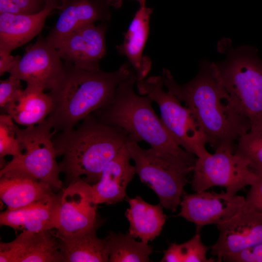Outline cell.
Instances as JSON below:
<instances>
[{
	"label": "cell",
	"mask_w": 262,
	"mask_h": 262,
	"mask_svg": "<svg viewBox=\"0 0 262 262\" xmlns=\"http://www.w3.org/2000/svg\"><path fill=\"white\" fill-rule=\"evenodd\" d=\"M245 204V197L226 192H184L177 216L194 223L196 230L200 231L204 226H217L227 221L240 212Z\"/></svg>",
	"instance_id": "obj_11"
},
{
	"label": "cell",
	"mask_w": 262,
	"mask_h": 262,
	"mask_svg": "<svg viewBox=\"0 0 262 262\" xmlns=\"http://www.w3.org/2000/svg\"><path fill=\"white\" fill-rule=\"evenodd\" d=\"M234 152L246 160L257 174L262 173V125L251 126L237 141Z\"/></svg>",
	"instance_id": "obj_26"
},
{
	"label": "cell",
	"mask_w": 262,
	"mask_h": 262,
	"mask_svg": "<svg viewBox=\"0 0 262 262\" xmlns=\"http://www.w3.org/2000/svg\"><path fill=\"white\" fill-rule=\"evenodd\" d=\"M19 55L13 56L11 52L0 49V75L9 72L21 58Z\"/></svg>",
	"instance_id": "obj_33"
},
{
	"label": "cell",
	"mask_w": 262,
	"mask_h": 262,
	"mask_svg": "<svg viewBox=\"0 0 262 262\" xmlns=\"http://www.w3.org/2000/svg\"><path fill=\"white\" fill-rule=\"evenodd\" d=\"M227 52L225 61L211 63L213 74L251 126L262 125V60L257 49L245 46Z\"/></svg>",
	"instance_id": "obj_5"
},
{
	"label": "cell",
	"mask_w": 262,
	"mask_h": 262,
	"mask_svg": "<svg viewBox=\"0 0 262 262\" xmlns=\"http://www.w3.org/2000/svg\"><path fill=\"white\" fill-rule=\"evenodd\" d=\"M216 226L218 238L211 248L217 262L262 243V212L254 209L244 205L237 214Z\"/></svg>",
	"instance_id": "obj_13"
},
{
	"label": "cell",
	"mask_w": 262,
	"mask_h": 262,
	"mask_svg": "<svg viewBox=\"0 0 262 262\" xmlns=\"http://www.w3.org/2000/svg\"><path fill=\"white\" fill-rule=\"evenodd\" d=\"M107 3L110 6H113L116 9L119 8L124 0H106ZM139 2L140 6H146L147 0H135Z\"/></svg>",
	"instance_id": "obj_35"
},
{
	"label": "cell",
	"mask_w": 262,
	"mask_h": 262,
	"mask_svg": "<svg viewBox=\"0 0 262 262\" xmlns=\"http://www.w3.org/2000/svg\"><path fill=\"white\" fill-rule=\"evenodd\" d=\"M258 175L245 197V206L262 212V173Z\"/></svg>",
	"instance_id": "obj_32"
},
{
	"label": "cell",
	"mask_w": 262,
	"mask_h": 262,
	"mask_svg": "<svg viewBox=\"0 0 262 262\" xmlns=\"http://www.w3.org/2000/svg\"><path fill=\"white\" fill-rule=\"evenodd\" d=\"M131 159L125 146L106 166L98 182L91 185L95 204H115L126 197L127 186L136 174Z\"/></svg>",
	"instance_id": "obj_19"
},
{
	"label": "cell",
	"mask_w": 262,
	"mask_h": 262,
	"mask_svg": "<svg viewBox=\"0 0 262 262\" xmlns=\"http://www.w3.org/2000/svg\"><path fill=\"white\" fill-rule=\"evenodd\" d=\"M131 68L127 62L113 72L90 71L65 62L48 94L53 107L47 118L54 130L69 131L92 113L107 107L117 85L130 75Z\"/></svg>",
	"instance_id": "obj_3"
},
{
	"label": "cell",
	"mask_w": 262,
	"mask_h": 262,
	"mask_svg": "<svg viewBox=\"0 0 262 262\" xmlns=\"http://www.w3.org/2000/svg\"><path fill=\"white\" fill-rule=\"evenodd\" d=\"M137 80L131 68L130 75L117 85L113 101L96 111L100 122L120 127L137 142L145 141L159 155L180 168L193 171L197 158L178 145L153 109V100L133 90Z\"/></svg>",
	"instance_id": "obj_2"
},
{
	"label": "cell",
	"mask_w": 262,
	"mask_h": 262,
	"mask_svg": "<svg viewBox=\"0 0 262 262\" xmlns=\"http://www.w3.org/2000/svg\"><path fill=\"white\" fill-rule=\"evenodd\" d=\"M91 185L80 178L60 192L56 235L71 236L100 225Z\"/></svg>",
	"instance_id": "obj_10"
},
{
	"label": "cell",
	"mask_w": 262,
	"mask_h": 262,
	"mask_svg": "<svg viewBox=\"0 0 262 262\" xmlns=\"http://www.w3.org/2000/svg\"><path fill=\"white\" fill-rule=\"evenodd\" d=\"M161 262H182L179 250V244L176 243L171 244L164 251Z\"/></svg>",
	"instance_id": "obj_34"
},
{
	"label": "cell",
	"mask_w": 262,
	"mask_h": 262,
	"mask_svg": "<svg viewBox=\"0 0 262 262\" xmlns=\"http://www.w3.org/2000/svg\"><path fill=\"white\" fill-rule=\"evenodd\" d=\"M139 94L148 96L157 103L161 120L176 143L187 152L200 158L210 153L205 135L200 131L190 110L169 91L163 89L162 76H150L136 81Z\"/></svg>",
	"instance_id": "obj_7"
},
{
	"label": "cell",
	"mask_w": 262,
	"mask_h": 262,
	"mask_svg": "<svg viewBox=\"0 0 262 262\" xmlns=\"http://www.w3.org/2000/svg\"><path fill=\"white\" fill-rule=\"evenodd\" d=\"M50 230H24L13 241L0 242V262H63L58 239Z\"/></svg>",
	"instance_id": "obj_15"
},
{
	"label": "cell",
	"mask_w": 262,
	"mask_h": 262,
	"mask_svg": "<svg viewBox=\"0 0 262 262\" xmlns=\"http://www.w3.org/2000/svg\"><path fill=\"white\" fill-rule=\"evenodd\" d=\"M60 193H53L43 199L0 214L1 225L15 230L39 232L57 229Z\"/></svg>",
	"instance_id": "obj_18"
},
{
	"label": "cell",
	"mask_w": 262,
	"mask_h": 262,
	"mask_svg": "<svg viewBox=\"0 0 262 262\" xmlns=\"http://www.w3.org/2000/svg\"><path fill=\"white\" fill-rule=\"evenodd\" d=\"M130 139L123 129L102 123L91 114L77 128L61 132L52 140L57 156L63 157L60 169L69 184L84 176L83 180L91 185Z\"/></svg>",
	"instance_id": "obj_4"
},
{
	"label": "cell",
	"mask_w": 262,
	"mask_h": 262,
	"mask_svg": "<svg viewBox=\"0 0 262 262\" xmlns=\"http://www.w3.org/2000/svg\"><path fill=\"white\" fill-rule=\"evenodd\" d=\"M193 171L191 185L196 192L220 186L225 188L228 194L235 195L258 177L246 160L230 149L216 150L197 158Z\"/></svg>",
	"instance_id": "obj_9"
},
{
	"label": "cell",
	"mask_w": 262,
	"mask_h": 262,
	"mask_svg": "<svg viewBox=\"0 0 262 262\" xmlns=\"http://www.w3.org/2000/svg\"><path fill=\"white\" fill-rule=\"evenodd\" d=\"M98 228L71 236L55 235L64 262H107L109 254L107 241L97 235Z\"/></svg>",
	"instance_id": "obj_24"
},
{
	"label": "cell",
	"mask_w": 262,
	"mask_h": 262,
	"mask_svg": "<svg viewBox=\"0 0 262 262\" xmlns=\"http://www.w3.org/2000/svg\"><path fill=\"white\" fill-rule=\"evenodd\" d=\"M126 148L134 162L136 174L141 181L151 189L163 207L176 212L184 193L189 173L166 160L151 147L141 148L130 139Z\"/></svg>",
	"instance_id": "obj_8"
},
{
	"label": "cell",
	"mask_w": 262,
	"mask_h": 262,
	"mask_svg": "<svg viewBox=\"0 0 262 262\" xmlns=\"http://www.w3.org/2000/svg\"><path fill=\"white\" fill-rule=\"evenodd\" d=\"M153 9L140 6L127 31L124 33L123 43L116 47L118 52L125 56L134 70L137 80L145 79L149 73L151 62L143 55V50L149 33L150 16Z\"/></svg>",
	"instance_id": "obj_20"
},
{
	"label": "cell",
	"mask_w": 262,
	"mask_h": 262,
	"mask_svg": "<svg viewBox=\"0 0 262 262\" xmlns=\"http://www.w3.org/2000/svg\"><path fill=\"white\" fill-rule=\"evenodd\" d=\"M61 60L57 50L40 34L9 73L27 85L50 90L63 70Z\"/></svg>",
	"instance_id": "obj_12"
},
{
	"label": "cell",
	"mask_w": 262,
	"mask_h": 262,
	"mask_svg": "<svg viewBox=\"0 0 262 262\" xmlns=\"http://www.w3.org/2000/svg\"><path fill=\"white\" fill-rule=\"evenodd\" d=\"M162 76L167 91L190 110L208 144L215 150L234 151L237 141L250 130L251 124L231 103L213 76L211 63L203 61L197 75L184 84L177 83L166 68L163 69Z\"/></svg>",
	"instance_id": "obj_1"
},
{
	"label": "cell",
	"mask_w": 262,
	"mask_h": 262,
	"mask_svg": "<svg viewBox=\"0 0 262 262\" xmlns=\"http://www.w3.org/2000/svg\"><path fill=\"white\" fill-rule=\"evenodd\" d=\"M107 29L105 22L81 27L66 36L56 49L62 59L76 67L100 70L99 62L106 53Z\"/></svg>",
	"instance_id": "obj_14"
},
{
	"label": "cell",
	"mask_w": 262,
	"mask_h": 262,
	"mask_svg": "<svg viewBox=\"0 0 262 262\" xmlns=\"http://www.w3.org/2000/svg\"><path fill=\"white\" fill-rule=\"evenodd\" d=\"M209 247L202 242L200 231L196 230L195 235L188 241L179 244V250L182 262H213L216 259L207 258Z\"/></svg>",
	"instance_id": "obj_28"
},
{
	"label": "cell",
	"mask_w": 262,
	"mask_h": 262,
	"mask_svg": "<svg viewBox=\"0 0 262 262\" xmlns=\"http://www.w3.org/2000/svg\"><path fill=\"white\" fill-rule=\"evenodd\" d=\"M16 124L8 114L0 115V158L3 159L7 155L13 157L20 155L23 149L17 137Z\"/></svg>",
	"instance_id": "obj_27"
},
{
	"label": "cell",
	"mask_w": 262,
	"mask_h": 262,
	"mask_svg": "<svg viewBox=\"0 0 262 262\" xmlns=\"http://www.w3.org/2000/svg\"><path fill=\"white\" fill-rule=\"evenodd\" d=\"M231 262H262V243L246 248L225 258Z\"/></svg>",
	"instance_id": "obj_31"
},
{
	"label": "cell",
	"mask_w": 262,
	"mask_h": 262,
	"mask_svg": "<svg viewBox=\"0 0 262 262\" xmlns=\"http://www.w3.org/2000/svg\"><path fill=\"white\" fill-rule=\"evenodd\" d=\"M106 0H63L58 18L45 38L56 49L65 37L75 30L98 21L111 18Z\"/></svg>",
	"instance_id": "obj_16"
},
{
	"label": "cell",
	"mask_w": 262,
	"mask_h": 262,
	"mask_svg": "<svg viewBox=\"0 0 262 262\" xmlns=\"http://www.w3.org/2000/svg\"><path fill=\"white\" fill-rule=\"evenodd\" d=\"M43 0L45 2H46L47 0ZM58 0L60 2L61 4H62V2L63 1V0Z\"/></svg>",
	"instance_id": "obj_36"
},
{
	"label": "cell",
	"mask_w": 262,
	"mask_h": 262,
	"mask_svg": "<svg viewBox=\"0 0 262 262\" xmlns=\"http://www.w3.org/2000/svg\"><path fill=\"white\" fill-rule=\"evenodd\" d=\"M21 80L9 76L0 82V106L3 109L7 104L16 98L23 91Z\"/></svg>",
	"instance_id": "obj_30"
},
{
	"label": "cell",
	"mask_w": 262,
	"mask_h": 262,
	"mask_svg": "<svg viewBox=\"0 0 262 262\" xmlns=\"http://www.w3.org/2000/svg\"><path fill=\"white\" fill-rule=\"evenodd\" d=\"M61 6L58 0H47L37 14H0V49L11 52L30 41L40 33L51 11Z\"/></svg>",
	"instance_id": "obj_17"
},
{
	"label": "cell",
	"mask_w": 262,
	"mask_h": 262,
	"mask_svg": "<svg viewBox=\"0 0 262 262\" xmlns=\"http://www.w3.org/2000/svg\"><path fill=\"white\" fill-rule=\"evenodd\" d=\"M46 118L39 124L21 129L16 124V137L23 149L0 169V174L13 172L48 183L53 190H63L61 172L56 162V151L52 140L56 131Z\"/></svg>",
	"instance_id": "obj_6"
},
{
	"label": "cell",
	"mask_w": 262,
	"mask_h": 262,
	"mask_svg": "<svg viewBox=\"0 0 262 262\" xmlns=\"http://www.w3.org/2000/svg\"><path fill=\"white\" fill-rule=\"evenodd\" d=\"M48 183L13 172L0 174V197L8 210L27 206L52 194Z\"/></svg>",
	"instance_id": "obj_21"
},
{
	"label": "cell",
	"mask_w": 262,
	"mask_h": 262,
	"mask_svg": "<svg viewBox=\"0 0 262 262\" xmlns=\"http://www.w3.org/2000/svg\"><path fill=\"white\" fill-rule=\"evenodd\" d=\"M42 0H0V14H35L44 9Z\"/></svg>",
	"instance_id": "obj_29"
},
{
	"label": "cell",
	"mask_w": 262,
	"mask_h": 262,
	"mask_svg": "<svg viewBox=\"0 0 262 262\" xmlns=\"http://www.w3.org/2000/svg\"><path fill=\"white\" fill-rule=\"evenodd\" d=\"M129 207L125 216L129 222V233L134 238L147 243L159 236L167 216L159 203L152 205L140 196L127 197Z\"/></svg>",
	"instance_id": "obj_22"
},
{
	"label": "cell",
	"mask_w": 262,
	"mask_h": 262,
	"mask_svg": "<svg viewBox=\"0 0 262 262\" xmlns=\"http://www.w3.org/2000/svg\"><path fill=\"white\" fill-rule=\"evenodd\" d=\"M44 90L27 85L22 93L2 109L14 122L26 127L40 124L52 110V99Z\"/></svg>",
	"instance_id": "obj_23"
},
{
	"label": "cell",
	"mask_w": 262,
	"mask_h": 262,
	"mask_svg": "<svg viewBox=\"0 0 262 262\" xmlns=\"http://www.w3.org/2000/svg\"><path fill=\"white\" fill-rule=\"evenodd\" d=\"M110 262H147L153 252L151 246L136 241L129 232L111 231L106 238Z\"/></svg>",
	"instance_id": "obj_25"
}]
</instances>
